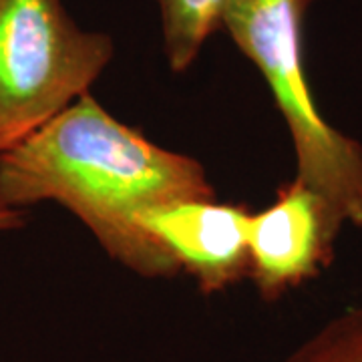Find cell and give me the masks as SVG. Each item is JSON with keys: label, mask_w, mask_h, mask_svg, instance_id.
I'll return each mask as SVG.
<instances>
[{"label": "cell", "mask_w": 362, "mask_h": 362, "mask_svg": "<svg viewBox=\"0 0 362 362\" xmlns=\"http://www.w3.org/2000/svg\"><path fill=\"white\" fill-rule=\"evenodd\" d=\"M113 54L63 0H0V156L87 95Z\"/></svg>", "instance_id": "cell-3"}, {"label": "cell", "mask_w": 362, "mask_h": 362, "mask_svg": "<svg viewBox=\"0 0 362 362\" xmlns=\"http://www.w3.org/2000/svg\"><path fill=\"white\" fill-rule=\"evenodd\" d=\"M230 0H157L163 51L173 73L194 65L207 39L223 25Z\"/></svg>", "instance_id": "cell-6"}, {"label": "cell", "mask_w": 362, "mask_h": 362, "mask_svg": "<svg viewBox=\"0 0 362 362\" xmlns=\"http://www.w3.org/2000/svg\"><path fill=\"white\" fill-rule=\"evenodd\" d=\"M26 211L25 209H16V207L4 206L0 202V233L21 230L26 226Z\"/></svg>", "instance_id": "cell-8"}, {"label": "cell", "mask_w": 362, "mask_h": 362, "mask_svg": "<svg viewBox=\"0 0 362 362\" xmlns=\"http://www.w3.org/2000/svg\"><path fill=\"white\" fill-rule=\"evenodd\" d=\"M312 2H314V0H306V4H308V6H310Z\"/></svg>", "instance_id": "cell-9"}, {"label": "cell", "mask_w": 362, "mask_h": 362, "mask_svg": "<svg viewBox=\"0 0 362 362\" xmlns=\"http://www.w3.org/2000/svg\"><path fill=\"white\" fill-rule=\"evenodd\" d=\"M306 0H230L221 28L264 77L290 131L296 180L362 228V143L330 125L304 65Z\"/></svg>", "instance_id": "cell-2"}, {"label": "cell", "mask_w": 362, "mask_h": 362, "mask_svg": "<svg viewBox=\"0 0 362 362\" xmlns=\"http://www.w3.org/2000/svg\"><path fill=\"white\" fill-rule=\"evenodd\" d=\"M206 168L119 121L90 93L0 156V202L28 209L52 202L71 211L123 268L143 278L180 270L141 226L149 209L214 199Z\"/></svg>", "instance_id": "cell-1"}, {"label": "cell", "mask_w": 362, "mask_h": 362, "mask_svg": "<svg viewBox=\"0 0 362 362\" xmlns=\"http://www.w3.org/2000/svg\"><path fill=\"white\" fill-rule=\"evenodd\" d=\"M282 362H362V306L330 318Z\"/></svg>", "instance_id": "cell-7"}, {"label": "cell", "mask_w": 362, "mask_h": 362, "mask_svg": "<svg viewBox=\"0 0 362 362\" xmlns=\"http://www.w3.org/2000/svg\"><path fill=\"white\" fill-rule=\"evenodd\" d=\"M344 226L330 202L300 180L288 181L247 228L250 274L259 298L276 302L320 276L334 259Z\"/></svg>", "instance_id": "cell-4"}, {"label": "cell", "mask_w": 362, "mask_h": 362, "mask_svg": "<svg viewBox=\"0 0 362 362\" xmlns=\"http://www.w3.org/2000/svg\"><path fill=\"white\" fill-rule=\"evenodd\" d=\"M250 216L246 206L216 197L185 199L145 211L141 226L204 294H218L250 274Z\"/></svg>", "instance_id": "cell-5"}]
</instances>
